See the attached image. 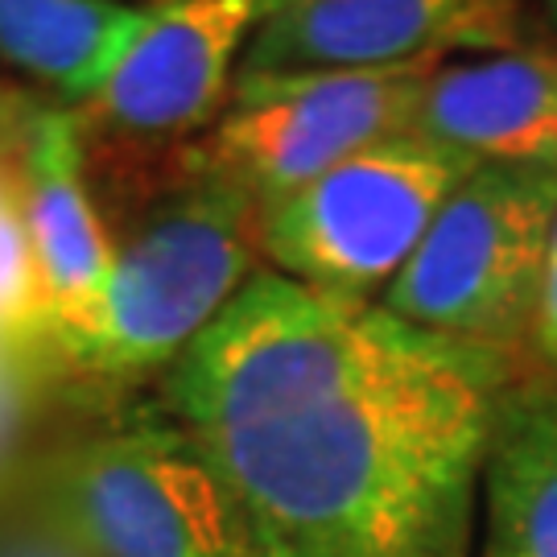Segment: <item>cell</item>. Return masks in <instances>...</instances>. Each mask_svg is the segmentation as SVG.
<instances>
[{"instance_id":"11","label":"cell","mask_w":557,"mask_h":557,"mask_svg":"<svg viewBox=\"0 0 557 557\" xmlns=\"http://www.w3.org/2000/svg\"><path fill=\"white\" fill-rule=\"evenodd\" d=\"M475 557H557V376L512 380L499 397Z\"/></svg>"},{"instance_id":"10","label":"cell","mask_w":557,"mask_h":557,"mask_svg":"<svg viewBox=\"0 0 557 557\" xmlns=\"http://www.w3.org/2000/svg\"><path fill=\"white\" fill-rule=\"evenodd\" d=\"M409 133L479 165L557 170V54L496 50L492 59L442 62L421 83Z\"/></svg>"},{"instance_id":"4","label":"cell","mask_w":557,"mask_h":557,"mask_svg":"<svg viewBox=\"0 0 557 557\" xmlns=\"http://www.w3.org/2000/svg\"><path fill=\"white\" fill-rule=\"evenodd\" d=\"M479 161L400 133L338 161L260 220V257L281 277L343 301H380Z\"/></svg>"},{"instance_id":"6","label":"cell","mask_w":557,"mask_h":557,"mask_svg":"<svg viewBox=\"0 0 557 557\" xmlns=\"http://www.w3.org/2000/svg\"><path fill=\"white\" fill-rule=\"evenodd\" d=\"M54 517L100 557H257L223 483L161 405L66 450Z\"/></svg>"},{"instance_id":"16","label":"cell","mask_w":557,"mask_h":557,"mask_svg":"<svg viewBox=\"0 0 557 557\" xmlns=\"http://www.w3.org/2000/svg\"><path fill=\"white\" fill-rule=\"evenodd\" d=\"M34 112V100H21V96H9L0 91V153H13L21 140V128Z\"/></svg>"},{"instance_id":"12","label":"cell","mask_w":557,"mask_h":557,"mask_svg":"<svg viewBox=\"0 0 557 557\" xmlns=\"http://www.w3.org/2000/svg\"><path fill=\"white\" fill-rule=\"evenodd\" d=\"M145 9V0H0V59L79 108L112 75Z\"/></svg>"},{"instance_id":"2","label":"cell","mask_w":557,"mask_h":557,"mask_svg":"<svg viewBox=\"0 0 557 557\" xmlns=\"http://www.w3.org/2000/svg\"><path fill=\"white\" fill-rule=\"evenodd\" d=\"M260 211L252 199L202 174L178 182L116 244L100 301L41 331L34 351L96 384L165 376L257 273Z\"/></svg>"},{"instance_id":"5","label":"cell","mask_w":557,"mask_h":557,"mask_svg":"<svg viewBox=\"0 0 557 557\" xmlns=\"http://www.w3.org/2000/svg\"><path fill=\"white\" fill-rule=\"evenodd\" d=\"M442 62L236 79L223 116L178 149V170L239 190L264 220L338 161L409 133L421 83Z\"/></svg>"},{"instance_id":"3","label":"cell","mask_w":557,"mask_h":557,"mask_svg":"<svg viewBox=\"0 0 557 557\" xmlns=\"http://www.w3.org/2000/svg\"><path fill=\"white\" fill-rule=\"evenodd\" d=\"M554 223V165H479L380 306L418 331L512 356L533 338Z\"/></svg>"},{"instance_id":"1","label":"cell","mask_w":557,"mask_h":557,"mask_svg":"<svg viewBox=\"0 0 557 557\" xmlns=\"http://www.w3.org/2000/svg\"><path fill=\"white\" fill-rule=\"evenodd\" d=\"M512 380V356L257 269L161 376L158 405L257 557H475Z\"/></svg>"},{"instance_id":"13","label":"cell","mask_w":557,"mask_h":557,"mask_svg":"<svg viewBox=\"0 0 557 557\" xmlns=\"http://www.w3.org/2000/svg\"><path fill=\"white\" fill-rule=\"evenodd\" d=\"M38 326H41L38 269H34V252H29L25 223H21L13 170L0 165V338L34 347Z\"/></svg>"},{"instance_id":"17","label":"cell","mask_w":557,"mask_h":557,"mask_svg":"<svg viewBox=\"0 0 557 557\" xmlns=\"http://www.w3.org/2000/svg\"><path fill=\"white\" fill-rule=\"evenodd\" d=\"M549 4V13H554V21H557V0H545Z\"/></svg>"},{"instance_id":"7","label":"cell","mask_w":557,"mask_h":557,"mask_svg":"<svg viewBox=\"0 0 557 557\" xmlns=\"http://www.w3.org/2000/svg\"><path fill=\"white\" fill-rule=\"evenodd\" d=\"M281 0H153L103 87L71 108L83 133L120 140L202 137L232 100V83Z\"/></svg>"},{"instance_id":"9","label":"cell","mask_w":557,"mask_h":557,"mask_svg":"<svg viewBox=\"0 0 557 557\" xmlns=\"http://www.w3.org/2000/svg\"><path fill=\"white\" fill-rule=\"evenodd\" d=\"M13 182L41 285V335L87 314L116 264V244L87 195L83 124L66 103H34L13 149Z\"/></svg>"},{"instance_id":"14","label":"cell","mask_w":557,"mask_h":557,"mask_svg":"<svg viewBox=\"0 0 557 557\" xmlns=\"http://www.w3.org/2000/svg\"><path fill=\"white\" fill-rule=\"evenodd\" d=\"M0 557H100V554L71 524L50 517V524H41V529H29V533L0 541Z\"/></svg>"},{"instance_id":"8","label":"cell","mask_w":557,"mask_h":557,"mask_svg":"<svg viewBox=\"0 0 557 557\" xmlns=\"http://www.w3.org/2000/svg\"><path fill=\"white\" fill-rule=\"evenodd\" d=\"M517 0H281L236 79L368 71L508 46Z\"/></svg>"},{"instance_id":"15","label":"cell","mask_w":557,"mask_h":557,"mask_svg":"<svg viewBox=\"0 0 557 557\" xmlns=\"http://www.w3.org/2000/svg\"><path fill=\"white\" fill-rule=\"evenodd\" d=\"M537 356L557 372V223L549 236V257H545V277H541V298H537V319H533V338Z\"/></svg>"},{"instance_id":"18","label":"cell","mask_w":557,"mask_h":557,"mask_svg":"<svg viewBox=\"0 0 557 557\" xmlns=\"http://www.w3.org/2000/svg\"><path fill=\"white\" fill-rule=\"evenodd\" d=\"M145 4H153V0H145Z\"/></svg>"}]
</instances>
